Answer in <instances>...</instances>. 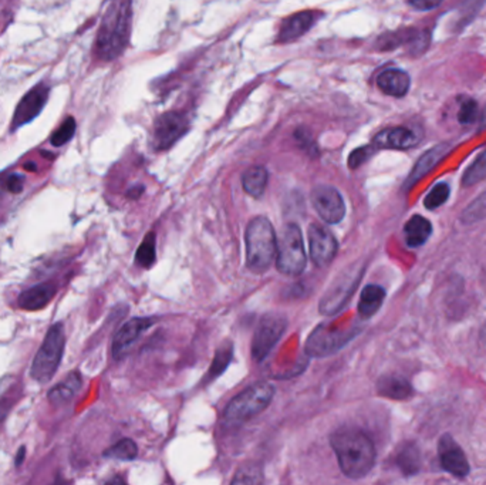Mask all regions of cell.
<instances>
[{
	"label": "cell",
	"instance_id": "obj_1",
	"mask_svg": "<svg viewBox=\"0 0 486 485\" xmlns=\"http://www.w3.org/2000/svg\"><path fill=\"white\" fill-rule=\"evenodd\" d=\"M330 444L343 474L351 479L366 477L376 464L374 444L363 431L338 430L331 435Z\"/></svg>",
	"mask_w": 486,
	"mask_h": 485
},
{
	"label": "cell",
	"instance_id": "obj_2",
	"mask_svg": "<svg viewBox=\"0 0 486 485\" xmlns=\"http://www.w3.org/2000/svg\"><path fill=\"white\" fill-rule=\"evenodd\" d=\"M131 0H113L97 34L96 53L104 62L115 60L125 50L131 31Z\"/></svg>",
	"mask_w": 486,
	"mask_h": 485
},
{
	"label": "cell",
	"instance_id": "obj_3",
	"mask_svg": "<svg viewBox=\"0 0 486 485\" xmlns=\"http://www.w3.org/2000/svg\"><path fill=\"white\" fill-rule=\"evenodd\" d=\"M245 244L248 268L255 274L266 272L278 252L276 232L266 216H256L248 224Z\"/></svg>",
	"mask_w": 486,
	"mask_h": 485
},
{
	"label": "cell",
	"instance_id": "obj_4",
	"mask_svg": "<svg viewBox=\"0 0 486 485\" xmlns=\"http://www.w3.org/2000/svg\"><path fill=\"white\" fill-rule=\"evenodd\" d=\"M275 395V387L271 383L262 381L249 386L229 402L225 409V421L231 426L243 424L263 410H266Z\"/></svg>",
	"mask_w": 486,
	"mask_h": 485
},
{
	"label": "cell",
	"instance_id": "obj_5",
	"mask_svg": "<svg viewBox=\"0 0 486 485\" xmlns=\"http://www.w3.org/2000/svg\"><path fill=\"white\" fill-rule=\"evenodd\" d=\"M66 346V335L62 323L53 325L44 337L33 359L30 374L38 383H48L57 372Z\"/></svg>",
	"mask_w": 486,
	"mask_h": 485
},
{
	"label": "cell",
	"instance_id": "obj_6",
	"mask_svg": "<svg viewBox=\"0 0 486 485\" xmlns=\"http://www.w3.org/2000/svg\"><path fill=\"white\" fill-rule=\"evenodd\" d=\"M307 263L304 241L300 228L296 224L283 227L278 238L276 267L286 276H299L303 274Z\"/></svg>",
	"mask_w": 486,
	"mask_h": 485
},
{
	"label": "cell",
	"instance_id": "obj_7",
	"mask_svg": "<svg viewBox=\"0 0 486 485\" xmlns=\"http://www.w3.org/2000/svg\"><path fill=\"white\" fill-rule=\"evenodd\" d=\"M286 325H287V321L282 315L269 314L262 318L252 342L253 360L262 362L264 358L269 356V353L282 337L286 329Z\"/></svg>",
	"mask_w": 486,
	"mask_h": 485
},
{
	"label": "cell",
	"instance_id": "obj_8",
	"mask_svg": "<svg viewBox=\"0 0 486 485\" xmlns=\"http://www.w3.org/2000/svg\"><path fill=\"white\" fill-rule=\"evenodd\" d=\"M188 129V117L183 113L169 111L161 114L154 124L152 143L159 151L168 150L178 141Z\"/></svg>",
	"mask_w": 486,
	"mask_h": 485
},
{
	"label": "cell",
	"instance_id": "obj_9",
	"mask_svg": "<svg viewBox=\"0 0 486 485\" xmlns=\"http://www.w3.org/2000/svg\"><path fill=\"white\" fill-rule=\"evenodd\" d=\"M312 202L320 218L327 224L341 223L345 215V204L340 192L331 185H317L312 191Z\"/></svg>",
	"mask_w": 486,
	"mask_h": 485
},
{
	"label": "cell",
	"instance_id": "obj_10",
	"mask_svg": "<svg viewBox=\"0 0 486 485\" xmlns=\"http://www.w3.org/2000/svg\"><path fill=\"white\" fill-rule=\"evenodd\" d=\"M308 242H310V258L316 267L324 268L333 262L337 255L338 244L326 227L317 223L308 227Z\"/></svg>",
	"mask_w": 486,
	"mask_h": 485
},
{
	"label": "cell",
	"instance_id": "obj_11",
	"mask_svg": "<svg viewBox=\"0 0 486 485\" xmlns=\"http://www.w3.org/2000/svg\"><path fill=\"white\" fill-rule=\"evenodd\" d=\"M50 88L46 83H38L36 87L20 100L16 107L13 120H12V131L26 125L31 120H34L44 108L49 99Z\"/></svg>",
	"mask_w": 486,
	"mask_h": 485
},
{
	"label": "cell",
	"instance_id": "obj_12",
	"mask_svg": "<svg viewBox=\"0 0 486 485\" xmlns=\"http://www.w3.org/2000/svg\"><path fill=\"white\" fill-rule=\"evenodd\" d=\"M438 456L441 467L454 477L464 478L469 474V463L466 456L451 435L445 434L439 438Z\"/></svg>",
	"mask_w": 486,
	"mask_h": 485
},
{
	"label": "cell",
	"instance_id": "obj_13",
	"mask_svg": "<svg viewBox=\"0 0 486 485\" xmlns=\"http://www.w3.org/2000/svg\"><path fill=\"white\" fill-rule=\"evenodd\" d=\"M154 319L151 318H134L128 321L114 336L113 340V356L115 359L124 358L131 346L134 344L140 336L152 326Z\"/></svg>",
	"mask_w": 486,
	"mask_h": 485
},
{
	"label": "cell",
	"instance_id": "obj_14",
	"mask_svg": "<svg viewBox=\"0 0 486 485\" xmlns=\"http://www.w3.org/2000/svg\"><path fill=\"white\" fill-rule=\"evenodd\" d=\"M421 141L418 132L407 127H394L380 131L374 137L373 144L378 148L391 150H408L415 147Z\"/></svg>",
	"mask_w": 486,
	"mask_h": 485
},
{
	"label": "cell",
	"instance_id": "obj_15",
	"mask_svg": "<svg viewBox=\"0 0 486 485\" xmlns=\"http://www.w3.org/2000/svg\"><path fill=\"white\" fill-rule=\"evenodd\" d=\"M345 343L344 335H340L338 330H330L323 325L317 328L313 335H310L306 344V350L313 358L329 356L336 350H338Z\"/></svg>",
	"mask_w": 486,
	"mask_h": 485
},
{
	"label": "cell",
	"instance_id": "obj_16",
	"mask_svg": "<svg viewBox=\"0 0 486 485\" xmlns=\"http://www.w3.org/2000/svg\"><path fill=\"white\" fill-rule=\"evenodd\" d=\"M316 20L315 12H299L293 16L287 17L279 30L278 41L279 43H290L297 38H300L304 33L312 29L313 23Z\"/></svg>",
	"mask_w": 486,
	"mask_h": 485
},
{
	"label": "cell",
	"instance_id": "obj_17",
	"mask_svg": "<svg viewBox=\"0 0 486 485\" xmlns=\"http://www.w3.org/2000/svg\"><path fill=\"white\" fill-rule=\"evenodd\" d=\"M451 146L450 144H439L428 150L421 155V158L417 161L415 167L413 168L410 176L407 178L406 188H411L415 183H418L422 176H425L431 169H434L438 162L445 158V155L450 153Z\"/></svg>",
	"mask_w": 486,
	"mask_h": 485
},
{
	"label": "cell",
	"instance_id": "obj_18",
	"mask_svg": "<svg viewBox=\"0 0 486 485\" xmlns=\"http://www.w3.org/2000/svg\"><path fill=\"white\" fill-rule=\"evenodd\" d=\"M377 85L380 90L392 97H404L411 85L410 76L403 70H385L377 77Z\"/></svg>",
	"mask_w": 486,
	"mask_h": 485
},
{
	"label": "cell",
	"instance_id": "obj_19",
	"mask_svg": "<svg viewBox=\"0 0 486 485\" xmlns=\"http://www.w3.org/2000/svg\"><path fill=\"white\" fill-rule=\"evenodd\" d=\"M356 285H359V281H345V283L343 286H340V282L337 281L336 283H333L331 289L327 292V295L324 296V299H322L320 302V312L326 314V315H331L338 312L340 309L344 306V303L347 302V299L350 297V295L352 293V289L356 288Z\"/></svg>",
	"mask_w": 486,
	"mask_h": 485
},
{
	"label": "cell",
	"instance_id": "obj_20",
	"mask_svg": "<svg viewBox=\"0 0 486 485\" xmlns=\"http://www.w3.org/2000/svg\"><path fill=\"white\" fill-rule=\"evenodd\" d=\"M56 295V288L52 283H40L19 296V306L24 311H38L46 306Z\"/></svg>",
	"mask_w": 486,
	"mask_h": 485
},
{
	"label": "cell",
	"instance_id": "obj_21",
	"mask_svg": "<svg viewBox=\"0 0 486 485\" xmlns=\"http://www.w3.org/2000/svg\"><path fill=\"white\" fill-rule=\"evenodd\" d=\"M380 395L392 400H406L413 394V387L408 380L400 376H384L377 383Z\"/></svg>",
	"mask_w": 486,
	"mask_h": 485
},
{
	"label": "cell",
	"instance_id": "obj_22",
	"mask_svg": "<svg viewBox=\"0 0 486 485\" xmlns=\"http://www.w3.org/2000/svg\"><path fill=\"white\" fill-rule=\"evenodd\" d=\"M80 387H81V376L80 373L73 372L49 391V402L53 406L60 407L73 399L76 393L80 390Z\"/></svg>",
	"mask_w": 486,
	"mask_h": 485
},
{
	"label": "cell",
	"instance_id": "obj_23",
	"mask_svg": "<svg viewBox=\"0 0 486 485\" xmlns=\"http://www.w3.org/2000/svg\"><path fill=\"white\" fill-rule=\"evenodd\" d=\"M407 245L411 248H418L424 245L432 234V225L429 220L421 215L411 216L404 228Z\"/></svg>",
	"mask_w": 486,
	"mask_h": 485
},
{
	"label": "cell",
	"instance_id": "obj_24",
	"mask_svg": "<svg viewBox=\"0 0 486 485\" xmlns=\"http://www.w3.org/2000/svg\"><path fill=\"white\" fill-rule=\"evenodd\" d=\"M269 174L264 167L255 165L248 168L242 175V187L243 190L255 198H259L263 195L264 190L268 187Z\"/></svg>",
	"mask_w": 486,
	"mask_h": 485
},
{
	"label": "cell",
	"instance_id": "obj_25",
	"mask_svg": "<svg viewBox=\"0 0 486 485\" xmlns=\"http://www.w3.org/2000/svg\"><path fill=\"white\" fill-rule=\"evenodd\" d=\"M385 299V290L378 285H369L363 289L360 302H359V314L363 318L374 316L381 307Z\"/></svg>",
	"mask_w": 486,
	"mask_h": 485
},
{
	"label": "cell",
	"instance_id": "obj_26",
	"mask_svg": "<svg viewBox=\"0 0 486 485\" xmlns=\"http://www.w3.org/2000/svg\"><path fill=\"white\" fill-rule=\"evenodd\" d=\"M138 456V447L131 438H122L113 447L104 451V457L120 460V461H131Z\"/></svg>",
	"mask_w": 486,
	"mask_h": 485
},
{
	"label": "cell",
	"instance_id": "obj_27",
	"mask_svg": "<svg viewBox=\"0 0 486 485\" xmlns=\"http://www.w3.org/2000/svg\"><path fill=\"white\" fill-rule=\"evenodd\" d=\"M232 356H234V344L231 342H225L216 351V356L209 369V380L216 379L217 376H220L227 370V367L229 366L232 360Z\"/></svg>",
	"mask_w": 486,
	"mask_h": 485
},
{
	"label": "cell",
	"instance_id": "obj_28",
	"mask_svg": "<svg viewBox=\"0 0 486 485\" xmlns=\"http://www.w3.org/2000/svg\"><path fill=\"white\" fill-rule=\"evenodd\" d=\"M486 218V191L475 198L461 213V220L464 224H473Z\"/></svg>",
	"mask_w": 486,
	"mask_h": 485
},
{
	"label": "cell",
	"instance_id": "obj_29",
	"mask_svg": "<svg viewBox=\"0 0 486 485\" xmlns=\"http://www.w3.org/2000/svg\"><path fill=\"white\" fill-rule=\"evenodd\" d=\"M486 178V150L468 167L464 174L462 183L466 187H472Z\"/></svg>",
	"mask_w": 486,
	"mask_h": 485
},
{
	"label": "cell",
	"instance_id": "obj_30",
	"mask_svg": "<svg viewBox=\"0 0 486 485\" xmlns=\"http://www.w3.org/2000/svg\"><path fill=\"white\" fill-rule=\"evenodd\" d=\"M155 256H157V248H155V234L150 232L144 241L141 242L137 253H136V260L143 268H151L155 263Z\"/></svg>",
	"mask_w": 486,
	"mask_h": 485
},
{
	"label": "cell",
	"instance_id": "obj_31",
	"mask_svg": "<svg viewBox=\"0 0 486 485\" xmlns=\"http://www.w3.org/2000/svg\"><path fill=\"white\" fill-rule=\"evenodd\" d=\"M451 190L450 185L445 183H438L436 185L432 187V190L427 194L425 199H424V205L427 209L434 211L436 208H439L441 205H444L448 198H450Z\"/></svg>",
	"mask_w": 486,
	"mask_h": 485
},
{
	"label": "cell",
	"instance_id": "obj_32",
	"mask_svg": "<svg viewBox=\"0 0 486 485\" xmlns=\"http://www.w3.org/2000/svg\"><path fill=\"white\" fill-rule=\"evenodd\" d=\"M74 132H76V120L73 117H67L64 122L60 125V128L52 134L50 143L55 147H62L73 139Z\"/></svg>",
	"mask_w": 486,
	"mask_h": 485
},
{
	"label": "cell",
	"instance_id": "obj_33",
	"mask_svg": "<svg viewBox=\"0 0 486 485\" xmlns=\"http://www.w3.org/2000/svg\"><path fill=\"white\" fill-rule=\"evenodd\" d=\"M377 147L373 144V146H366V147H360L357 150L352 151L348 157V167L351 169H355V168H359L362 164H364L374 153H376Z\"/></svg>",
	"mask_w": 486,
	"mask_h": 485
},
{
	"label": "cell",
	"instance_id": "obj_34",
	"mask_svg": "<svg viewBox=\"0 0 486 485\" xmlns=\"http://www.w3.org/2000/svg\"><path fill=\"white\" fill-rule=\"evenodd\" d=\"M262 481H263V477H262L260 468H257L256 465H245L236 472V477L234 478L232 482H235V484H238V482L255 484V482H262Z\"/></svg>",
	"mask_w": 486,
	"mask_h": 485
},
{
	"label": "cell",
	"instance_id": "obj_35",
	"mask_svg": "<svg viewBox=\"0 0 486 485\" xmlns=\"http://www.w3.org/2000/svg\"><path fill=\"white\" fill-rule=\"evenodd\" d=\"M399 465L401 467L403 471L406 472H414L418 468V454L417 450L407 447L400 453L399 457Z\"/></svg>",
	"mask_w": 486,
	"mask_h": 485
},
{
	"label": "cell",
	"instance_id": "obj_36",
	"mask_svg": "<svg viewBox=\"0 0 486 485\" xmlns=\"http://www.w3.org/2000/svg\"><path fill=\"white\" fill-rule=\"evenodd\" d=\"M294 139H296V141L299 143V146L303 150L308 151L310 154L317 153V146H316V143H315V140H313V137L310 134V131H308V129H306V128L296 129Z\"/></svg>",
	"mask_w": 486,
	"mask_h": 485
},
{
	"label": "cell",
	"instance_id": "obj_37",
	"mask_svg": "<svg viewBox=\"0 0 486 485\" xmlns=\"http://www.w3.org/2000/svg\"><path fill=\"white\" fill-rule=\"evenodd\" d=\"M478 103L473 101L472 99H466L461 107H459V113H458V120L461 124H471L475 118H476V111H478Z\"/></svg>",
	"mask_w": 486,
	"mask_h": 485
},
{
	"label": "cell",
	"instance_id": "obj_38",
	"mask_svg": "<svg viewBox=\"0 0 486 485\" xmlns=\"http://www.w3.org/2000/svg\"><path fill=\"white\" fill-rule=\"evenodd\" d=\"M410 5L421 12H428V10H434L436 9L441 3H443V0H408Z\"/></svg>",
	"mask_w": 486,
	"mask_h": 485
},
{
	"label": "cell",
	"instance_id": "obj_39",
	"mask_svg": "<svg viewBox=\"0 0 486 485\" xmlns=\"http://www.w3.org/2000/svg\"><path fill=\"white\" fill-rule=\"evenodd\" d=\"M6 188L8 191L13 192V194H19L23 190V176L19 174H12L8 181H6Z\"/></svg>",
	"mask_w": 486,
	"mask_h": 485
},
{
	"label": "cell",
	"instance_id": "obj_40",
	"mask_svg": "<svg viewBox=\"0 0 486 485\" xmlns=\"http://www.w3.org/2000/svg\"><path fill=\"white\" fill-rule=\"evenodd\" d=\"M10 409H12V403L9 400H0V423H3Z\"/></svg>",
	"mask_w": 486,
	"mask_h": 485
},
{
	"label": "cell",
	"instance_id": "obj_41",
	"mask_svg": "<svg viewBox=\"0 0 486 485\" xmlns=\"http://www.w3.org/2000/svg\"><path fill=\"white\" fill-rule=\"evenodd\" d=\"M144 192V187L143 185H136L129 188V191L127 192V197H129L131 199H138Z\"/></svg>",
	"mask_w": 486,
	"mask_h": 485
},
{
	"label": "cell",
	"instance_id": "obj_42",
	"mask_svg": "<svg viewBox=\"0 0 486 485\" xmlns=\"http://www.w3.org/2000/svg\"><path fill=\"white\" fill-rule=\"evenodd\" d=\"M24 456H26V450H24V447H23V449H20L19 453H17V457H16V467H19V465L23 463Z\"/></svg>",
	"mask_w": 486,
	"mask_h": 485
},
{
	"label": "cell",
	"instance_id": "obj_43",
	"mask_svg": "<svg viewBox=\"0 0 486 485\" xmlns=\"http://www.w3.org/2000/svg\"><path fill=\"white\" fill-rule=\"evenodd\" d=\"M480 128H482V129H485V128H486V107H485V110H483V113H482V121H480Z\"/></svg>",
	"mask_w": 486,
	"mask_h": 485
},
{
	"label": "cell",
	"instance_id": "obj_44",
	"mask_svg": "<svg viewBox=\"0 0 486 485\" xmlns=\"http://www.w3.org/2000/svg\"><path fill=\"white\" fill-rule=\"evenodd\" d=\"M24 167H26V169H30V171H31V169H36V167H34V164H26V165H24Z\"/></svg>",
	"mask_w": 486,
	"mask_h": 485
}]
</instances>
